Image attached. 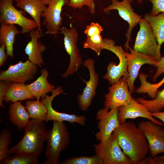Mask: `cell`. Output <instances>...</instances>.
Instances as JSON below:
<instances>
[{"label": "cell", "mask_w": 164, "mask_h": 164, "mask_svg": "<svg viewBox=\"0 0 164 164\" xmlns=\"http://www.w3.org/2000/svg\"><path fill=\"white\" fill-rule=\"evenodd\" d=\"M113 132L121 148L133 164H138L145 157L149 151V143L144 133L134 122L120 123Z\"/></svg>", "instance_id": "obj_1"}, {"label": "cell", "mask_w": 164, "mask_h": 164, "mask_svg": "<svg viewBox=\"0 0 164 164\" xmlns=\"http://www.w3.org/2000/svg\"><path fill=\"white\" fill-rule=\"evenodd\" d=\"M47 130L43 121L31 119L24 128L20 141L9 149L8 154H26L38 157L46 140Z\"/></svg>", "instance_id": "obj_2"}, {"label": "cell", "mask_w": 164, "mask_h": 164, "mask_svg": "<svg viewBox=\"0 0 164 164\" xmlns=\"http://www.w3.org/2000/svg\"><path fill=\"white\" fill-rule=\"evenodd\" d=\"M69 135L63 122L53 121L52 128L47 131V143L45 152L46 159L42 164H59L61 152L69 144Z\"/></svg>", "instance_id": "obj_3"}, {"label": "cell", "mask_w": 164, "mask_h": 164, "mask_svg": "<svg viewBox=\"0 0 164 164\" xmlns=\"http://www.w3.org/2000/svg\"><path fill=\"white\" fill-rule=\"evenodd\" d=\"M93 146L95 154L101 158L103 164H133L121 150L117 135L114 132L108 139Z\"/></svg>", "instance_id": "obj_4"}, {"label": "cell", "mask_w": 164, "mask_h": 164, "mask_svg": "<svg viewBox=\"0 0 164 164\" xmlns=\"http://www.w3.org/2000/svg\"><path fill=\"white\" fill-rule=\"evenodd\" d=\"M13 0H1L0 2V23L1 24L17 25L22 28V34L30 32L37 25L33 19L25 16L23 10L17 9Z\"/></svg>", "instance_id": "obj_5"}, {"label": "cell", "mask_w": 164, "mask_h": 164, "mask_svg": "<svg viewBox=\"0 0 164 164\" xmlns=\"http://www.w3.org/2000/svg\"><path fill=\"white\" fill-rule=\"evenodd\" d=\"M103 40L104 49L114 53L119 58V62L118 65L114 62L109 63L107 67V72L103 78L107 80L109 84H111L118 82L122 77L127 79L129 74L128 71L125 52L121 46L115 45L114 40L107 38L104 39Z\"/></svg>", "instance_id": "obj_6"}, {"label": "cell", "mask_w": 164, "mask_h": 164, "mask_svg": "<svg viewBox=\"0 0 164 164\" xmlns=\"http://www.w3.org/2000/svg\"><path fill=\"white\" fill-rule=\"evenodd\" d=\"M64 36V48L70 57L69 66L62 76L64 78L73 75L79 68L82 63L79 50L77 46L78 34L76 29H67L63 27L60 29Z\"/></svg>", "instance_id": "obj_7"}, {"label": "cell", "mask_w": 164, "mask_h": 164, "mask_svg": "<svg viewBox=\"0 0 164 164\" xmlns=\"http://www.w3.org/2000/svg\"><path fill=\"white\" fill-rule=\"evenodd\" d=\"M138 24L140 29L137 33L133 50L152 57H156L158 45L149 22L141 19Z\"/></svg>", "instance_id": "obj_8"}, {"label": "cell", "mask_w": 164, "mask_h": 164, "mask_svg": "<svg viewBox=\"0 0 164 164\" xmlns=\"http://www.w3.org/2000/svg\"><path fill=\"white\" fill-rule=\"evenodd\" d=\"M38 70L37 66L29 60L25 62L20 61L14 65H10L8 69L1 72L0 80L24 83L33 79Z\"/></svg>", "instance_id": "obj_9"}, {"label": "cell", "mask_w": 164, "mask_h": 164, "mask_svg": "<svg viewBox=\"0 0 164 164\" xmlns=\"http://www.w3.org/2000/svg\"><path fill=\"white\" fill-rule=\"evenodd\" d=\"M111 4L103 9V12L107 14L112 10H117L119 16L128 23L129 27L125 33L127 40L124 47L127 50L130 47L129 43L131 39V33L134 28L136 26L142 17L134 12L131 5V2L129 0H111Z\"/></svg>", "instance_id": "obj_10"}, {"label": "cell", "mask_w": 164, "mask_h": 164, "mask_svg": "<svg viewBox=\"0 0 164 164\" xmlns=\"http://www.w3.org/2000/svg\"><path fill=\"white\" fill-rule=\"evenodd\" d=\"M118 108L109 109L105 107L97 112L96 119L98 120L99 132L96 133L97 141L102 142L108 139L114 130L119 127L118 119Z\"/></svg>", "instance_id": "obj_11"}, {"label": "cell", "mask_w": 164, "mask_h": 164, "mask_svg": "<svg viewBox=\"0 0 164 164\" xmlns=\"http://www.w3.org/2000/svg\"><path fill=\"white\" fill-rule=\"evenodd\" d=\"M108 91L104 95V105L109 109L128 104L133 98L129 91L127 79L124 77L109 87Z\"/></svg>", "instance_id": "obj_12"}, {"label": "cell", "mask_w": 164, "mask_h": 164, "mask_svg": "<svg viewBox=\"0 0 164 164\" xmlns=\"http://www.w3.org/2000/svg\"><path fill=\"white\" fill-rule=\"evenodd\" d=\"M138 127L144 133L148 140L151 157L164 153V129L160 126L149 120L140 122Z\"/></svg>", "instance_id": "obj_13"}, {"label": "cell", "mask_w": 164, "mask_h": 164, "mask_svg": "<svg viewBox=\"0 0 164 164\" xmlns=\"http://www.w3.org/2000/svg\"><path fill=\"white\" fill-rule=\"evenodd\" d=\"M69 0H50L41 16L44 18L43 23L46 29V34L54 36L59 32L62 24L61 14L62 8L67 5Z\"/></svg>", "instance_id": "obj_14"}, {"label": "cell", "mask_w": 164, "mask_h": 164, "mask_svg": "<svg viewBox=\"0 0 164 164\" xmlns=\"http://www.w3.org/2000/svg\"><path fill=\"white\" fill-rule=\"evenodd\" d=\"M94 63V60L89 58L83 63V65L88 70L90 79L88 81L83 80L86 86L82 93L79 94L77 97L79 108L83 111L88 109L96 94V90L98 83L99 77L95 69Z\"/></svg>", "instance_id": "obj_15"}, {"label": "cell", "mask_w": 164, "mask_h": 164, "mask_svg": "<svg viewBox=\"0 0 164 164\" xmlns=\"http://www.w3.org/2000/svg\"><path fill=\"white\" fill-rule=\"evenodd\" d=\"M128 49L130 53L126 51L125 53L127 60L128 71L129 74L127 80L129 91L132 94L134 89L135 81L138 76L141 67L145 64L154 65L157 60L155 57L135 52L130 47Z\"/></svg>", "instance_id": "obj_16"}, {"label": "cell", "mask_w": 164, "mask_h": 164, "mask_svg": "<svg viewBox=\"0 0 164 164\" xmlns=\"http://www.w3.org/2000/svg\"><path fill=\"white\" fill-rule=\"evenodd\" d=\"M51 92V95L49 96L46 95L41 101L46 106L47 109V114L46 122L55 121L61 122L66 121L72 124L76 123L81 125L84 126L85 125L86 118L84 116H78L75 114L60 112L53 108L52 103L53 99L60 94H65L63 92L62 87H57Z\"/></svg>", "instance_id": "obj_17"}, {"label": "cell", "mask_w": 164, "mask_h": 164, "mask_svg": "<svg viewBox=\"0 0 164 164\" xmlns=\"http://www.w3.org/2000/svg\"><path fill=\"white\" fill-rule=\"evenodd\" d=\"M118 119L120 123L126 121L128 119H134L142 117L149 119L160 126L164 125L162 122L155 119L145 107L136 101L133 98L131 103L118 108Z\"/></svg>", "instance_id": "obj_18"}, {"label": "cell", "mask_w": 164, "mask_h": 164, "mask_svg": "<svg viewBox=\"0 0 164 164\" xmlns=\"http://www.w3.org/2000/svg\"><path fill=\"white\" fill-rule=\"evenodd\" d=\"M42 34L38 29H33L29 32L31 40L28 43L25 49V52L29 60L34 64L40 67L44 64L42 53L46 50V46L38 41Z\"/></svg>", "instance_id": "obj_19"}, {"label": "cell", "mask_w": 164, "mask_h": 164, "mask_svg": "<svg viewBox=\"0 0 164 164\" xmlns=\"http://www.w3.org/2000/svg\"><path fill=\"white\" fill-rule=\"evenodd\" d=\"M103 30L98 23L91 22L87 26L84 31L87 37L83 45L84 48L92 49L99 56L104 49V41L101 34Z\"/></svg>", "instance_id": "obj_20"}, {"label": "cell", "mask_w": 164, "mask_h": 164, "mask_svg": "<svg viewBox=\"0 0 164 164\" xmlns=\"http://www.w3.org/2000/svg\"><path fill=\"white\" fill-rule=\"evenodd\" d=\"M16 6L28 13L37 25V29L42 33L41 17L46 9L41 0H17Z\"/></svg>", "instance_id": "obj_21"}, {"label": "cell", "mask_w": 164, "mask_h": 164, "mask_svg": "<svg viewBox=\"0 0 164 164\" xmlns=\"http://www.w3.org/2000/svg\"><path fill=\"white\" fill-rule=\"evenodd\" d=\"M41 75L33 83L27 84V87L33 96L36 99L40 100L44 98L47 94L52 92L55 88L47 80L49 73L47 70L43 69L41 70Z\"/></svg>", "instance_id": "obj_22"}, {"label": "cell", "mask_w": 164, "mask_h": 164, "mask_svg": "<svg viewBox=\"0 0 164 164\" xmlns=\"http://www.w3.org/2000/svg\"><path fill=\"white\" fill-rule=\"evenodd\" d=\"M144 18L150 24L158 43V51L155 57L158 61L161 57L160 49L164 43V12L154 15L146 13Z\"/></svg>", "instance_id": "obj_23"}, {"label": "cell", "mask_w": 164, "mask_h": 164, "mask_svg": "<svg viewBox=\"0 0 164 164\" xmlns=\"http://www.w3.org/2000/svg\"><path fill=\"white\" fill-rule=\"evenodd\" d=\"M9 114L11 122L19 129L24 128L30 120L28 113L21 101L10 104Z\"/></svg>", "instance_id": "obj_24"}, {"label": "cell", "mask_w": 164, "mask_h": 164, "mask_svg": "<svg viewBox=\"0 0 164 164\" xmlns=\"http://www.w3.org/2000/svg\"><path fill=\"white\" fill-rule=\"evenodd\" d=\"M35 97L24 83H13L7 90L4 98L6 102H15Z\"/></svg>", "instance_id": "obj_25"}, {"label": "cell", "mask_w": 164, "mask_h": 164, "mask_svg": "<svg viewBox=\"0 0 164 164\" xmlns=\"http://www.w3.org/2000/svg\"><path fill=\"white\" fill-rule=\"evenodd\" d=\"M20 33L15 25L1 24L0 27V44H5L8 56H13V45L15 37Z\"/></svg>", "instance_id": "obj_26"}, {"label": "cell", "mask_w": 164, "mask_h": 164, "mask_svg": "<svg viewBox=\"0 0 164 164\" xmlns=\"http://www.w3.org/2000/svg\"><path fill=\"white\" fill-rule=\"evenodd\" d=\"M25 107L30 118L46 121L47 111L46 106L39 100L27 101Z\"/></svg>", "instance_id": "obj_27"}, {"label": "cell", "mask_w": 164, "mask_h": 164, "mask_svg": "<svg viewBox=\"0 0 164 164\" xmlns=\"http://www.w3.org/2000/svg\"><path fill=\"white\" fill-rule=\"evenodd\" d=\"M148 77L147 74L140 73L138 78L140 80V85L135 91L138 93H147L153 99L156 96L158 89L164 83V77L159 82L152 84L148 82L146 78Z\"/></svg>", "instance_id": "obj_28"}, {"label": "cell", "mask_w": 164, "mask_h": 164, "mask_svg": "<svg viewBox=\"0 0 164 164\" xmlns=\"http://www.w3.org/2000/svg\"><path fill=\"white\" fill-rule=\"evenodd\" d=\"M135 100L145 107L151 113L160 112L164 108V88L158 91L155 98L152 100H146L141 97Z\"/></svg>", "instance_id": "obj_29"}, {"label": "cell", "mask_w": 164, "mask_h": 164, "mask_svg": "<svg viewBox=\"0 0 164 164\" xmlns=\"http://www.w3.org/2000/svg\"><path fill=\"white\" fill-rule=\"evenodd\" d=\"M38 157L26 154H15L0 161L1 164H37Z\"/></svg>", "instance_id": "obj_30"}, {"label": "cell", "mask_w": 164, "mask_h": 164, "mask_svg": "<svg viewBox=\"0 0 164 164\" xmlns=\"http://www.w3.org/2000/svg\"><path fill=\"white\" fill-rule=\"evenodd\" d=\"M60 164H103L101 158L97 155L92 156H80L69 158Z\"/></svg>", "instance_id": "obj_31"}, {"label": "cell", "mask_w": 164, "mask_h": 164, "mask_svg": "<svg viewBox=\"0 0 164 164\" xmlns=\"http://www.w3.org/2000/svg\"><path fill=\"white\" fill-rule=\"evenodd\" d=\"M11 133L5 129L2 130L0 135V161L8 156L9 145L11 142Z\"/></svg>", "instance_id": "obj_32"}, {"label": "cell", "mask_w": 164, "mask_h": 164, "mask_svg": "<svg viewBox=\"0 0 164 164\" xmlns=\"http://www.w3.org/2000/svg\"><path fill=\"white\" fill-rule=\"evenodd\" d=\"M95 0H69L67 5L74 9H82L84 6H87L90 12L94 14L95 12Z\"/></svg>", "instance_id": "obj_33"}, {"label": "cell", "mask_w": 164, "mask_h": 164, "mask_svg": "<svg viewBox=\"0 0 164 164\" xmlns=\"http://www.w3.org/2000/svg\"><path fill=\"white\" fill-rule=\"evenodd\" d=\"M152 4V8L150 14L156 15L164 12V0H149Z\"/></svg>", "instance_id": "obj_34"}, {"label": "cell", "mask_w": 164, "mask_h": 164, "mask_svg": "<svg viewBox=\"0 0 164 164\" xmlns=\"http://www.w3.org/2000/svg\"><path fill=\"white\" fill-rule=\"evenodd\" d=\"M12 83L5 81H1L0 82V106L4 108L3 101L6 92Z\"/></svg>", "instance_id": "obj_35"}, {"label": "cell", "mask_w": 164, "mask_h": 164, "mask_svg": "<svg viewBox=\"0 0 164 164\" xmlns=\"http://www.w3.org/2000/svg\"><path fill=\"white\" fill-rule=\"evenodd\" d=\"M154 66L157 68L153 76V80L155 81L162 73L164 74V56L161 57Z\"/></svg>", "instance_id": "obj_36"}, {"label": "cell", "mask_w": 164, "mask_h": 164, "mask_svg": "<svg viewBox=\"0 0 164 164\" xmlns=\"http://www.w3.org/2000/svg\"><path fill=\"white\" fill-rule=\"evenodd\" d=\"M1 45L0 47V66H2L5 63L8 56L5 52L6 46L5 44Z\"/></svg>", "instance_id": "obj_37"}, {"label": "cell", "mask_w": 164, "mask_h": 164, "mask_svg": "<svg viewBox=\"0 0 164 164\" xmlns=\"http://www.w3.org/2000/svg\"><path fill=\"white\" fill-rule=\"evenodd\" d=\"M150 164H164V155L154 157Z\"/></svg>", "instance_id": "obj_38"}, {"label": "cell", "mask_w": 164, "mask_h": 164, "mask_svg": "<svg viewBox=\"0 0 164 164\" xmlns=\"http://www.w3.org/2000/svg\"><path fill=\"white\" fill-rule=\"evenodd\" d=\"M151 114L152 116L159 119L164 123V112L151 113Z\"/></svg>", "instance_id": "obj_39"}, {"label": "cell", "mask_w": 164, "mask_h": 164, "mask_svg": "<svg viewBox=\"0 0 164 164\" xmlns=\"http://www.w3.org/2000/svg\"><path fill=\"white\" fill-rule=\"evenodd\" d=\"M152 158L150 157H145L139 162L138 164H150Z\"/></svg>", "instance_id": "obj_40"}, {"label": "cell", "mask_w": 164, "mask_h": 164, "mask_svg": "<svg viewBox=\"0 0 164 164\" xmlns=\"http://www.w3.org/2000/svg\"><path fill=\"white\" fill-rule=\"evenodd\" d=\"M45 5H48L49 3L50 0H41Z\"/></svg>", "instance_id": "obj_41"}, {"label": "cell", "mask_w": 164, "mask_h": 164, "mask_svg": "<svg viewBox=\"0 0 164 164\" xmlns=\"http://www.w3.org/2000/svg\"><path fill=\"white\" fill-rule=\"evenodd\" d=\"M145 0H137V2L139 3H141Z\"/></svg>", "instance_id": "obj_42"}, {"label": "cell", "mask_w": 164, "mask_h": 164, "mask_svg": "<svg viewBox=\"0 0 164 164\" xmlns=\"http://www.w3.org/2000/svg\"><path fill=\"white\" fill-rule=\"evenodd\" d=\"M129 0L131 2V3L133 2L134 1V0Z\"/></svg>", "instance_id": "obj_43"}, {"label": "cell", "mask_w": 164, "mask_h": 164, "mask_svg": "<svg viewBox=\"0 0 164 164\" xmlns=\"http://www.w3.org/2000/svg\"><path fill=\"white\" fill-rule=\"evenodd\" d=\"M13 0V1L14 0V1H15L16 2L17 0Z\"/></svg>", "instance_id": "obj_44"}]
</instances>
